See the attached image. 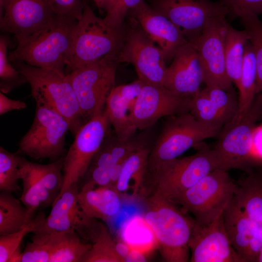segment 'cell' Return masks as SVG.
Returning <instances> with one entry per match:
<instances>
[{
  "label": "cell",
  "instance_id": "cell-1",
  "mask_svg": "<svg viewBox=\"0 0 262 262\" xmlns=\"http://www.w3.org/2000/svg\"><path fill=\"white\" fill-rule=\"evenodd\" d=\"M78 20L57 15L48 26L16 40V48L8 53L12 62L56 71L66 75L65 68Z\"/></svg>",
  "mask_w": 262,
  "mask_h": 262
},
{
  "label": "cell",
  "instance_id": "cell-2",
  "mask_svg": "<svg viewBox=\"0 0 262 262\" xmlns=\"http://www.w3.org/2000/svg\"><path fill=\"white\" fill-rule=\"evenodd\" d=\"M126 33L123 25L115 26L98 17L86 2L74 31L66 68L69 72L104 59H118Z\"/></svg>",
  "mask_w": 262,
  "mask_h": 262
},
{
  "label": "cell",
  "instance_id": "cell-3",
  "mask_svg": "<svg viewBox=\"0 0 262 262\" xmlns=\"http://www.w3.org/2000/svg\"><path fill=\"white\" fill-rule=\"evenodd\" d=\"M143 217L151 229L162 257L167 262H186L196 220L167 199L156 194L146 198Z\"/></svg>",
  "mask_w": 262,
  "mask_h": 262
},
{
  "label": "cell",
  "instance_id": "cell-4",
  "mask_svg": "<svg viewBox=\"0 0 262 262\" xmlns=\"http://www.w3.org/2000/svg\"><path fill=\"white\" fill-rule=\"evenodd\" d=\"M226 170L216 151L202 146L195 154L161 165L146 184V191L172 202L212 171Z\"/></svg>",
  "mask_w": 262,
  "mask_h": 262
},
{
  "label": "cell",
  "instance_id": "cell-5",
  "mask_svg": "<svg viewBox=\"0 0 262 262\" xmlns=\"http://www.w3.org/2000/svg\"><path fill=\"white\" fill-rule=\"evenodd\" d=\"M15 62L30 85L36 107L48 108L61 115L75 136L84 123L76 96L66 75L22 62Z\"/></svg>",
  "mask_w": 262,
  "mask_h": 262
},
{
  "label": "cell",
  "instance_id": "cell-6",
  "mask_svg": "<svg viewBox=\"0 0 262 262\" xmlns=\"http://www.w3.org/2000/svg\"><path fill=\"white\" fill-rule=\"evenodd\" d=\"M221 128L202 122L190 112L171 116L150 149L145 183L161 165L178 158L203 140L216 136Z\"/></svg>",
  "mask_w": 262,
  "mask_h": 262
},
{
  "label": "cell",
  "instance_id": "cell-7",
  "mask_svg": "<svg viewBox=\"0 0 262 262\" xmlns=\"http://www.w3.org/2000/svg\"><path fill=\"white\" fill-rule=\"evenodd\" d=\"M237 184L228 170L217 169L204 177L172 202L192 213L195 220L208 225L221 215L234 196Z\"/></svg>",
  "mask_w": 262,
  "mask_h": 262
},
{
  "label": "cell",
  "instance_id": "cell-8",
  "mask_svg": "<svg viewBox=\"0 0 262 262\" xmlns=\"http://www.w3.org/2000/svg\"><path fill=\"white\" fill-rule=\"evenodd\" d=\"M118 59L109 58L77 67L66 74L76 96L84 123L104 109L114 88Z\"/></svg>",
  "mask_w": 262,
  "mask_h": 262
},
{
  "label": "cell",
  "instance_id": "cell-9",
  "mask_svg": "<svg viewBox=\"0 0 262 262\" xmlns=\"http://www.w3.org/2000/svg\"><path fill=\"white\" fill-rule=\"evenodd\" d=\"M68 131L69 124L61 115L36 107L33 124L19 142L16 153L35 160H57L64 152Z\"/></svg>",
  "mask_w": 262,
  "mask_h": 262
},
{
  "label": "cell",
  "instance_id": "cell-10",
  "mask_svg": "<svg viewBox=\"0 0 262 262\" xmlns=\"http://www.w3.org/2000/svg\"><path fill=\"white\" fill-rule=\"evenodd\" d=\"M110 126L104 108L101 113L85 123L78 131L64 157L63 184L57 197L70 186L78 184L85 175L95 154L110 132Z\"/></svg>",
  "mask_w": 262,
  "mask_h": 262
},
{
  "label": "cell",
  "instance_id": "cell-11",
  "mask_svg": "<svg viewBox=\"0 0 262 262\" xmlns=\"http://www.w3.org/2000/svg\"><path fill=\"white\" fill-rule=\"evenodd\" d=\"M262 115V94H258L247 113L239 120L226 124L214 149L225 169L249 172L252 164L253 137L255 123Z\"/></svg>",
  "mask_w": 262,
  "mask_h": 262
},
{
  "label": "cell",
  "instance_id": "cell-12",
  "mask_svg": "<svg viewBox=\"0 0 262 262\" xmlns=\"http://www.w3.org/2000/svg\"><path fill=\"white\" fill-rule=\"evenodd\" d=\"M229 24L226 16L209 21L193 44L198 52L207 87L232 91V82L227 72L225 43Z\"/></svg>",
  "mask_w": 262,
  "mask_h": 262
},
{
  "label": "cell",
  "instance_id": "cell-13",
  "mask_svg": "<svg viewBox=\"0 0 262 262\" xmlns=\"http://www.w3.org/2000/svg\"><path fill=\"white\" fill-rule=\"evenodd\" d=\"M153 9L164 16L194 44L210 20L229 15V10L220 0H154Z\"/></svg>",
  "mask_w": 262,
  "mask_h": 262
},
{
  "label": "cell",
  "instance_id": "cell-14",
  "mask_svg": "<svg viewBox=\"0 0 262 262\" xmlns=\"http://www.w3.org/2000/svg\"><path fill=\"white\" fill-rule=\"evenodd\" d=\"M138 25L126 32L119 63L131 64L143 83L164 86L167 67L164 54Z\"/></svg>",
  "mask_w": 262,
  "mask_h": 262
},
{
  "label": "cell",
  "instance_id": "cell-15",
  "mask_svg": "<svg viewBox=\"0 0 262 262\" xmlns=\"http://www.w3.org/2000/svg\"><path fill=\"white\" fill-rule=\"evenodd\" d=\"M57 16L46 0H0V28L24 38L49 25Z\"/></svg>",
  "mask_w": 262,
  "mask_h": 262
},
{
  "label": "cell",
  "instance_id": "cell-16",
  "mask_svg": "<svg viewBox=\"0 0 262 262\" xmlns=\"http://www.w3.org/2000/svg\"><path fill=\"white\" fill-rule=\"evenodd\" d=\"M192 97L179 96L162 85L143 83L132 114L134 129L144 130L164 116L189 112Z\"/></svg>",
  "mask_w": 262,
  "mask_h": 262
},
{
  "label": "cell",
  "instance_id": "cell-17",
  "mask_svg": "<svg viewBox=\"0 0 262 262\" xmlns=\"http://www.w3.org/2000/svg\"><path fill=\"white\" fill-rule=\"evenodd\" d=\"M189 247L191 262H242L228 237L223 214L206 225L196 221Z\"/></svg>",
  "mask_w": 262,
  "mask_h": 262
},
{
  "label": "cell",
  "instance_id": "cell-18",
  "mask_svg": "<svg viewBox=\"0 0 262 262\" xmlns=\"http://www.w3.org/2000/svg\"><path fill=\"white\" fill-rule=\"evenodd\" d=\"M203 72L197 49L188 42L174 56L167 67L164 86L182 97H192L200 91Z\"/></svg>",
  "mask_w": 262,
  "mask_h": 262
},
{
  "label": "cell",
  "instance_id": "cell-19",
  "mask_svg": "<svg viewBox=\"0 0 262 262\" xmlns=\"http://www.w3.org/2000/svg\"><path fill=\"white\" fill-rule=\"evenodd\" d=\"M131 11L134 20L162 50L165 62L172 60L177 51L189 42L174 24L144 0Z\"/></svg>",
  "mask_w": 262,
  "mask_h": 262
},
{
  "label": "cell",
  "instance_id": "cell-20",
  "mask_svg": "<svg viewBox=\"0 0 262 262\" xmlns=\"http://www.w3.org/2000/svg\"><path fill=\"white\" fill-rule=\"evenodd\" d=\"M143 82L137 80L130 83L115 86L106 100L105 110L115 133L121 140L133 137L136 130L132 124L135 103Z\"/></svg>",
  "mask_w": 262,
  "mask_h": 262
},
{
  "label": "cell",
  "instance_id": "cell-21",
  "mask_svg": "<svg viewBox=\"0 0 262 262\" xmlns=\"http://www.w3.org/2000/svg\"><path fill=\"white\" fill-rule=\"evenodd\" d=\"M121 196L111 187L99 186L88 180L79 193V205L88 217L106 221L119 212Z\"/></svg>",
  "mask_w": 262,
  "mask_h": 262
},
{
  "label": "cell",
  "instance_id": "cell-22",
  "mask_svg": "<svg viewBox=\"0 0 262 262\" xmlns=\"http://www.w3.org/2000/svg\"><path fill=\"white\" fill-rule=\"evenodd\" d=\"M32 240L43 243L50 255V262H78L91 244L81 239L74 229L50 234L34 233Z\"/></svg>",
  "mask_w": 262,
  "mask_h": 262
},
{
  "label": "cell",
  "instance_id": "cell-23",
  "mask_svg": "<svg viewBox=\"0 0 262 262\" xmlns=\"http://www.w3.org/2000/svg\"><path fill=\"white\" fill-rule=\"evenodd\" d=\"M223 219L231 245L242 262H248L249 245L255 223L248 217L235 195L224 210Z\"/></svg>",
  "mask_w": 262,
  "mask_h": 262
},
{
  "label": "cell",
  "instance_id": "cell-24",
  "mask_svg": "<svg viewBox=\"0 0 262 262\" xmlns=\"http://www.w3.org/2000/svg\"><path fill=\"white\" fill-rule=\"evenodd\" d=\"M150 151L144 143L124 161L115 187L120 196L135 198L143 194Z\"/></svg>",
  "mask_w": 262,
  "mask_h": 262
},
{
  "label": "cell",
  "instance_id": "cell-25",
  "mask_svg": "<svg viewBox=\"0 0 262 262\" xmlns=\"http://www.w3.org/2000/svg\"><path fill=\"white\" fill-rule=\"evenodd\" d=\"M27 161L22 156L19 178L22 182V192L20 199L27 209L31 221L37 210L52 205L55 197L40 182L29 167Z\"/></svg>",
  "mask_w": 262,
  "mask_h": 262
},
{
  "label": "cell",
  "instance_id": "cell-26",
  "mask_svg": "<svg viewBox=\"0 0 262 262\" xmlns=\"http://www.w3.org/2000/svg\"><path fill=\"white\" fill-rule=\"evenodd\" d=\"M236 183L237 201L253 222L262 226V174L250 172Z\"/></svg>",
  "mask_w": 262,
  "mask_h": 262
},
{
  "label": "cell",
  "instance_id": "cell-27",
  "mask_svg": "<svg viewBox=\"0 0 262 262\" xmlns=\"http://www.w3.org/2000/svg\"><path fill=\"white\" fill-rule=\"evenodd\" d=\"M257 81L256 62L249 41L245 47L244 62L238 88L239 93L238 112L235 119L232 122L240 119L250 108L257 94Z\"/></svg>",
  "mask_w": 262,
  "mask_h": 262
},
{
  "label": "cell",
  "instance_id": "cell-28",
  "mask_svg": "<svg viewBox=\"0 0 262 262\" xmlns=\"http://www.w3.org/2000/svg\"><path fill=\"white\" fill-rule=\"evenodd\" d=\"M250 39L246 30L238 31L229 25L225 43L226 66L229 79L237 88L240 81L246 45Z\"/></svg>",
  "mask_w": 262,
  "mask_h": 262
},
{
  "label": "cell",
  "instance_id": "cell-29",
  "mask_svg": "<svg viewBox=\"0 0 262 262\" xmlns=\"http://www.w3.org/2000/svg\"><path fill=\"white\" fill-rule=\"evenodd\" d=\"M27 209L11 192L0 194V235L18 231L31 222Z\"/></svg>",
  "mask_w": 262,
  "mask_h": 262
},
{
  "label": "cell",
  "instance_id": "cell-30",
  "mask_svg": "<svg viewBox=\"0 0 262 262\" xmlns=\"http://www.w3.org/2000/svg\"><path fill=\"white\" fill-rule=\"evenodd\" d=\"M121 240L131 248L148 254L157 245L153 233L143 216H135L122 226Z\"/></svg>",
  "mask_w": 262,
  "mask_h": 262
},
{
  "label": "cell",
  "instance_id": "cell-31",
  "mask_svg": "<svg viewBox=\"0 0 262 262\" xmlns=\"http://www.w3.org/2000/svg\"><path fill=\"white\" fill-rule=\"evenodd\" d=\"M90 249L80 262H122L115 248V241L107 228L99 223L97 231L90 239Z\"/></svg>",
  "mask_w": 262,
  "mask_h": 262
},
{
  "label": "cell",
  "instance_id": "cell-32",
  "mask_svg": "<svg viewBox=\"0 0 262 262\" xmlns=\"http://www.w3.org/2000/svg\"><path fill=\"white\" fill-rule=\"evenodd\" d=\"M64 160V157H61L54 162L46 164L27 161L29 167L37 178L55 199L63 186Z\"/></svg>",
  "mask_w": 262,
  "mask_h": 262
},
{
  "label": "cell",
  "instance_id": "cell-33",
  "mask_svg": "<svg viewBox=\"0 0 262 262\" xmlns=\"http://www.w3.org/2000/svg\"><path fill=\"white\" fill-rule=\"evenodd\" d=\"M21 155L11 153L0 147V190L1 192H16L20 190L18 185L19 167Z\"/></svg>",
  "mask_w": 262,
  "mask_h": 262
},
{
  "label": "cell",
  "instance_id": "cell-34",
  "mask_svg": "<svg viewBox=\"0 0 262 262\" xmlns=\"http://www.w3.org/2000/svg\"><path fill=\"white\" fill-rule=\"evenodd\" d=\"M45 217V213L41 212L22 229L0 235V262H9L11 256L20 246L24 237L29 233L37 232Z\"/></svg>",
  "mask_w": 262,
  "mask_h": 262
},
{
  "label": "cell",
  "instance_id": "cell-35",
  "mask_svg": "<svg viewBox=\"0 0 262 262\" xmlns=\"http://www.w3.org/2000/svg\"><path fill=\"white\" fill-rule=\"evenodd\" d=\"M189 112L198 120L206 124L222 127L227 121L206 95L200 90L191 100Z\"/></svg>",
  "mask_w": 262,
  "mask_h": 262
},
{
  "label": "cell",
  "instance_id": "cell-36",
  "mask_svg": "<svg viewBox=\"0 0 262 262\" xmlns=\"http://www.w3.org/2000/svg\"><path fill=\"white\" fill-rule=\"evenodd\" d=\"M8 40L6 36L0 37V89L8 94L14 88L27 82L24 76L10 64L7 53Z\"/></svg>",
  "mask_w": 262,
  "mask_h": 262
},
{
  "label": "cell",
  "instance_id": "cell-37",
  "mask_svg": "<svg viewBox=\"0 0 262 262\" xmlns=\"http://www.w3.org/2000/svg\"><path fill=\"white\" fill-rule=\"evenodd\" d=\"M241 23L249 33L257 69L256 93L262 92V21L258 16L246 15L240 18Z\"/></svg>",
  "mask_w": 262,
  "mask_h": 262
},
{
  "label": "cell",
  "instance_id": "cell-38",
  "mask_svg": "<svg viewBox=\"0 0 262 262\" xmlns=\"http://www.w3.org/2000/svg\"><path fill=\"white\" fill-rule=\"evenodd\" d=\"M203 90L224 116L227 124L235 119L238 112L239 101H237L232 91H227L217 87L207 86Z\"/></svg>",
  "mask_w": 262,
  "mask_h": 262
},
{
  "label": "cell",
  "instance_id": "cell-39",
  "mask_svg": "<svg viewBox=\"0 0 262 262\" xmlns=\"http://www.w3.org/2000/svg\"><path fill=\"white\" fill-rule=\"evenodd\" d=\"M80 211L67 214L46 217L38 231L35 233L50 234L74 229L82 220Z\"/></svg>",
  "mask_w": 262,
  "mask_h": 262
},
{
  "label": "cell",
  "instance_id": "cell-40",
  "mask_svg": "<svg viewBox=\"0 0 262 262\" xmlns=\"http://www.w3.org/2000/svg\"><path fill=\"white\" fill-rule=\"evenodd\" d=\"M144 0H104L102 11L106 12L104 17L111 24L120 26L127 13Z\"/></svg>",
  "mask_w": 262,
  "mask_h": 262
},
{
  "label": "cell",
  "instance_id": "cell-41",
  "mask_svg": "<svg viewBox=\"0 0 262 262\" xmlns=\"http://www.w3.org/2000/svg\"><path fill=\"white\" fill-rule=\"evenodd\" d=\"M79 193L78 184L70 186L55 199L49 215H63L80 211Z\"/></svg>",
  "mask_w": 262,
  "mask_h": 262
},
{
  "label": "cell",
  "instance_id": "cell-42",
  "mask_svg": "<svg viewBox=\"0 0 262 262\" xmlns=\"http://www.w3.org/2000/svg\"><path fill=\"white\" fill-rule=\"evenodd\" d=\"M227 7L229 15L240 18L246 15L262 14V0H220Z\"/></svg>",
  "mask_w": 262,
  "mask_h": 262
},
{
  "label": "cell",
  "instance_id": "cell-43",
  "mask_svg": "<svg viewBox=\"0 0 262 262\" xmlns=\"http://www.w3.org/2000/svg\"><path fill=\"white\" fill-rule=\"evenodd\" d=\"M86 2L85 0H54L53 11L57 15L78 21L82 16Z\"/></svg>",
  "mask_w": 262,
  "mask_h": 262
},
{
  "label": "cell",
  "instance_id": "cell-44",
  "mask_svg": "<svg viewBox=\"0 0 262 262\" xmlns=\"http://www.w3.org/2000/svg\"><path fill=\"white\" fill-rule=\"evenodd\" d=\"M20 262H50V255L43 243L32 240L22 252Z\"/></svg>",
  "mask_w": 262,
  "mask_h": 262
},
{
  "label": "cell",
  "instance_id": "cell-45",
  "mask_svg": "<svg viewBox=\"0 0 262 262\" xmlns=\"http://www.w3.org/2000/svg\"><path fill=\"white\" fill-rule=\"evenodd\" d=\"M86 174L89 175V179L88 180L92 181L96 185L99 186L114 188L112 185L109 169L90 165Z\"/></svg>",
  "mask_w": 262,
  "mask_h": 262
},
{
  "label": "cell",
  "instance_id": "cell-46",
  "mask_svg": "<svg viewBox=\"0 0 262 262\" xmlns=\"http://www.w3.org/2000/svg\"><path fill=\"white\" fill-rule=\"evenodd\" d=\"M262 165V125L255 127L253 137L252 164Z\"/></svg>",
  "mask_w": 262,
  "mask_h": 262
},
{
  "label": "cell",
  "instance_id": "cell-47",
  "mask_svg": "<svg viewBox=\"0 0 262 262\" xmlns=\"http://www.w3.org/2000/svg\"><path fill=\"white\" fill-rule=\"evenodd\" d=\"M26 108V104L19 100H15L7 97L0 93V115H2L12 110H21Z\"/></svg>",
  "mask_w": 262,
  "mask_h": 262
},
{
  "label": "cell",
  "instance_id": "cell-48",
  "mask_svg": "<svg viewBox=\"0 0 262 262\" xmlns=\"http://www.w3.org/2000/svg\"><path fill=\"white\" fill-rule=\"evenodd\" d=\"M147 254L139 250L131 248L124 259V262H144L147 261Z\"/></svg>",
  "mask_w": 262,
  "mask_h": 262
},
{
  "label": "cell",
  "instance_id": "cell-49",
  "mask_svg": "<svg viewBox=\"0 0 262 262\" xmlns=\"http://www.w3.org/2000/svg\"><path fill=\"white\" fill-rule=\"evenodd\" d=\"M115 248L122 262H124V259L131 249L128 244L122 240L115 241Z\"/></svg>",
  "mask_w": 262,
  "mask_h": 262
},
{
  "label": "cell",
  "instance_id": "cell-50",
  "mask_svg": "<svg viewBox=\"0 0 262 262\" xmlns=\"http://www.w3.org/2000/svg\"><path fill=\"white\" fill-rule=\"evenodd\" d=\"M104 0H93L100 12L102 11L103 3Z\"/></svg>",
  "mask_w": 262,
  "mask_h": 262
},
{
  "label": "cell",
  "instance_id": "cell-51",
  "mask_svg": "<svg viewBox=\"0 0 262 262\" xmlns=\"http://www.w3.org/2000/svg\"><path fill=\"white\" fill-rule=\"evenodd\" d=\"M257 262H262V247L259 254V255L257 260Z\"/></svg>",
  "mask_w": 262,
  "mask_h": 262
}]
</instances>
